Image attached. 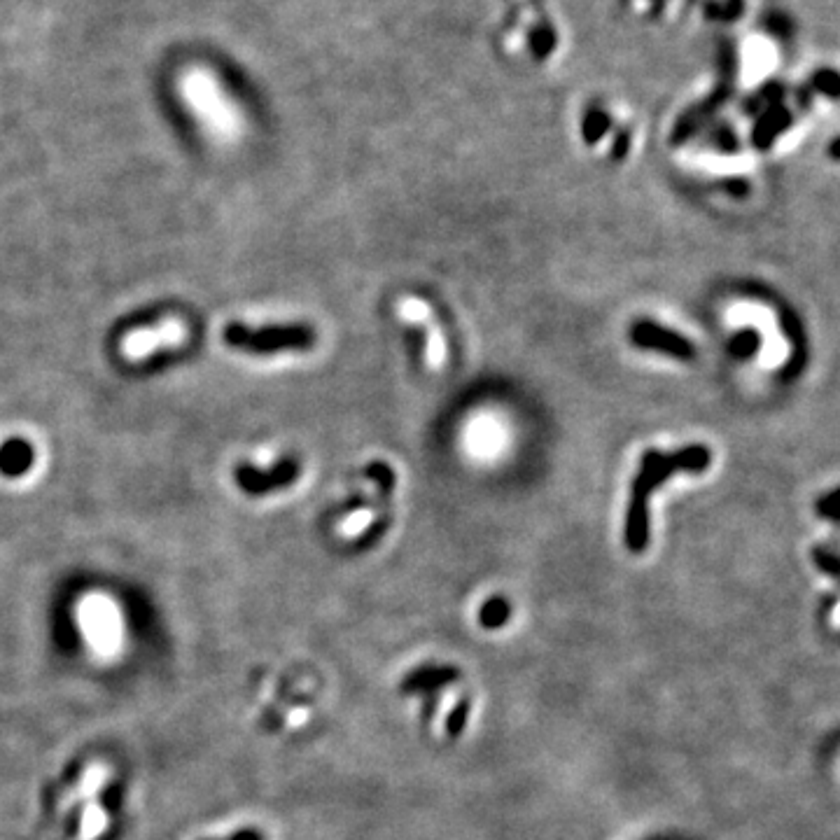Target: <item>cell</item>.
I'll list each match as a JSON object with an SVG mask.
<instances>
[{"mask_svg": "<svg viewBox=\"0 0 840 840\" xmlns=\"http://www.w3.org/2000/svg\"><path fill=\"white\" fill-rule=\"evenodd\" d=\"M712 465V451L705 444L682 446L675 453H661L649 448L642 453L640 472L630 486L623 539L633 553H642L649 544V497L675 474H703Z\"/></svg>", "mask_w": 840, "mask_h": 840, "instance_id": "cell-1", "label": "cell"}, {"mask_svg": "<svg viewBox=\"0 0 840 840\" xmlns=\"http://www.w3.org/2000/svg\"><path fill=\"white\" fill-rule=\"evenodd\" d=\"M222 339L229 348L243 350L250 355H276L292 350H311L315 346V332L308 325H264L248 327L243 322H229Z\"/></svg>", "mask_w": 840, "mask_h": 840, "instance_id": "cell-2", "label": "cell"}, {"mask_svg": "<svg viewBox=\"0 0 840 840\" xmlns=\"http://www.w3.org/2000/svg\"><path fill=\"white\" fill-rule=\"evenodd\" d=\"M180 91L189 103V108L194 110V115L201 119L203 126H208L210 133L220 138L234 136L238 126L236 112L206 70H192V73L182 77Z\"/></svg>", "mask_w": 840, "mask_h": 840, "instance_id": "cell-3", "label": "cell"}, {"mask_svg": "<svg viewBox=\"0 0 840 840\" xmlns=\"http://www.w3.org/2000/svg\"><path fill=\"white\" fill-rule=\"evenodd\" d=\"M77 623L98 656L117 654L122 644V614L115 600L105 593H87L77 605Z\"/></svg>", "mask_w": 840, "mask_h": 840, "instance_id": "cell-4", "label": "cell"}, {"mask_svg": "<svg viewBox=\"0 0 840 840\" xmlns=\"http://www.w3.org/2000/svg\"><path fill=\"white\" fill-rule=\"evenodd\" d=\"M108 775V768H105L103 763H91V766L84 770L80 784L63 798V803L82 801L77 840H98L101 833L108 829V812H105L101 801H98V791L103 789Z\"/></svg>", "mask_w": 840, "mask_h": 840, "instance_id": "cell-5", "label": "cell"}, {"mask_svg": "<svg viewBox=\"0 0 840 840\" xmlns=\"http://www.w3.org/2000/svg\"><path fill=\"white\" fill-rule=\"evenodd\" d=\"M187 341V325L178 318H164L157 325L131 329L119 341V353L124 360L140 362L152 357L159 350H175Z\"/></svg>", "mask_w": 840, "mask_h": 840, "instance_id": "cell-6", "label": "cell"}, {"mask_svg": "<svg viewBox=\"0 0 840 840\" xmlns=\"http://www.w3.org/2000/svg\"><path fill=\"white\" fill-rule=\"evenodd\" d=\"M628 339L635 348L654 350L679 362H691L696 357V346L675 329L658 325L654 320H635L628 329Z\"/></svg>", "mask_w": 840, "mask_h": 840, "instance_id": "cell-7", "label": "cell"}, {"mask_svg": "<svg viewBox=\"0 0 840 840\" xmlns=\"http://www.w3.org/2000/svg\"><path fill=\"white\" fill-rule=\"evenodd\" d=\"M234 476L238 486L248 495H269L273 490L292 486L301 476V467L292 458H283L269 467H257L250 465V462H243V465L236 467Z\"/></svg>", "mask_w": 840, "mask_h": 840, "instance_id": "cell-8", "label": "cell"}, {"mask_svg": "<svg viewBox=\"0 0 840 840\" xmlns=\"http://www.w3.org/2000/svg\"><path fill=\"white\" fill-rule=\"evenodd\" d=\"M791 124H794V112H791L784 103L773 105V108H766L754 122L752 145L761 152L770 150L775 140L780 138L782 133L789 131Z\"/></svg>", "mask_w": 840, "mask_h": 840, "instance_id": "cell-9", "label": "cell"}, {"mask_svg": "<svg viewBox=\"0 0 840 840\" xmlns=\"http://www.w3.org/2000/svg\"><path fill=\"white\" fill-rule=\"evenodd\" d=\"M35 462V451L26 439H7L0 446V474L17 479L24 476Z\"/></svg>", "mask_w": 840, "mask_h": 840, "instance_id": "cell-10", "label": "cell"}, {"mask_svg": "<svg viewBox=\"0 0 840 840\" xmlns=\"http://www.w3.org/2000/svg\"><path fill=\"white\" fill-rule=\"evenodd\" d=\"M787 94H789L787 84H782L780 80H770L763 84V87L756 89L752 96L745 98V103H742V115L759 117L766 108H773V105L784 103Z\"/></svg>", "mask_w": 840, "mask_h": 840, "instance_id": "cell-11", "label": "cell"}, {"mask_svg": "<svg viewBox=\"0 0 840 840\" xmlns=\"http://www.w3.org/2000/svg\"><path fill=\"white\" fill-rule=\"evenodd\" d=\"M761 343H763V339H761L759 329L742 327L731 336V339H728L726 348H728V353H731V357H735V360L745 362V360H752V357L759 353Z\"/></svg>", "mask_w": 840, "mask_h": 840, "instance_id": "cell-12", "label": "cell"}, {"mask_svg": "<svg viewBox=\"0 0 840 840\" xmlns=\"http://www.w3.org/2000/svg\"><path fill=\"white\" fill-rule=\"evenodd\" d=\"M808 87L815 96L819 94L831 98V101H840V73L836 68H817L810 75Z\"/></svg>", "mask_w": 840, "mask_h": 840, "instance_id": "cell-13", "label": "cell"}, {"mask_svg": "<svg viewBox=\"0 0 840 840\" xmlns=\"http://www.w3.org/2000/svg\"><path fill=\"white\" fill-rule=\"evenodd\" d=\"M705 143L714 147L717 152H724V154H735L740 150V140H738V136H735L733 126L726 124V122L712 124L710 129L705 131Z\"/></svg>", "mask_w": 840, "mask_h": 840, "instance_id": "cell-14", "label": "cell"}, {"mask_svg": "<svg viewBox=\"0 0 840 840\" xmlns=\"http://www.w3.org/2000/svg\"><path fill=\"white\" fill-rule=\"evenodd\" d=\"M609 126H612V122H609L607 112L602 108H591L584 115V122H581V136H584L588 145H593L600 138H605Z\"/></svg>", "mask_w": 840, "mask_h": 840, "instance_id": "cell-15", "label": "cell"}, {"mask_svg": "<svg viewBox=\"0 0 840 840\" xmlns=\"http://www.w3.org/2000/svg\"><path fill=\"white\" fill-rule=\"evenodd\" d=\"M364 476H369L376 483L383 497H388L395 490V472L385 462H371V465L364 467Z\"/></svg>", "mask_w": 840, "mask_h": 840, "instance_id": "cell-16", "label": "cell"}, {"mask_svg": "<svg viewBox=\"0 0 840 840\" xmlns=\"http://www.w3.org/2000/svg\"><path fill=\"white\" fill-rule=\"evenodd\" d=\"M817 514L826 518V521L840 523V488L831 490V493H826L824 497H819Z\"/></svg>", "mask_w": 840, "mask_h": 840, "instance_id": "cell-17", "label": "cell"}, {"mask_svg": "<svg viewBox=\"0 0 840 840\" xmlns=\"http://www.w3.org/2000/svg\"><path fill=\"white\" fill-rule=\"evenodd\" d=\"M481 614H483V623H488V626H497V623H502L504 619H507L509 607L504 600L495 598V600L486 602V607L481 609Z\"/></svg>", "mask_w": 840, "mask_h": 840, "instance_id": "cell-18", "label": "cell"}, {"mask_svg": "<svg viewBox=\"0 0 840 840\" xmlns=\"http://www.w3.org/2000/svg\"><path fill=\"white\" fill-rule=\"evenodd\" d=\"M768 31L775 35V38H791V33H794V24H791L789 17H784V14H770L768 17Z\"/></svg>", "mask_w": 840, "mask_h": 840, "instance_id": "cell-19", "label": "cell"}, {"mask_svg": "<svg viewBox=\"0 0 840 840\" xmlns=\"http://www.w3.org/2000/svg\"><path fill=\"white\" fill-rule=\"evenodd\" d=\"M721 185H724V192H728L731 196H747L749 194V182L742 180V178L724 180Z\"/></svg>", "mask_w": 840, "mask_h": 840, "instance_id": "cell-20", "label": "cell"}, {"mask_svg": "<svg viewBox=\"0 0 840 840\" xmlns=\"http://www.w3.org/2000/svg\"><path fill=\"white\" fill-rule=\"evenodd\" d=\"M628 147H630V136L626 131H621L619 136H616L614 145H612V159H623L628 154Z\"/></svg>", "mask_w": 840, "mask_h": 840, "instance_id": "cell-21", "label": "cell"}, {"mask_svg": "<svg viewBox=\"0 0 840 840\" xmlns=\"http://www.w3.org/2000/svg\"><path fill=\"white\" fill-rule=\"evenodd\" d=\"M794 96H796L798 108H803V110H808L812 105V98H815V94H812V89L808 87V84H801V87L794 91Z\"/></svg>", "mask_w": 840, "mask_h": 840, "instance_id": "cell-22", "label": "cell"}, {"mask_svg": "<svg viewBox=\"0 0 840 840\" xmlns=\"http://www.w3.org/2000/svg\"><path fill=\"white\" fill-rule=\"evenodd\" d=\"M465 717H467V707L460 705L458 712H455L453 717L448 719V728H451V733H458L460 731V726H462V721H465Z\"/></svg>", "mask_w": 840, "mask_h": 840, "instance_id": "cell-23", "label": "cell"}, {"mask_svg": "<svg viewBox=\"0 0 840 840\" xmlns=\"http://www.w3.org/2000/svg\"><path fill=\"white\" fill-rule=\"evenodd\" d=\"M829 157L833 161H840V136L833 138L831 143H829Z\"/></svg>", "mask_w": 840, "mask_h": 840, "instance_id": "cell-24", "label": "cell"}, {"mask_svg": "<svg viewBox=\"0 0 840 840\" xmlns=\"http://www.w3.org/2000/svg\"><path fill=\"white\" fill-rule=\"evenodd\" d=\"M231 840H259V836H255V833H238V836Z\"/></svg>", "mask_w": 840, "mask_h": 840, "instance_id": "cell-25", "label": "cell"}]
</instances>
